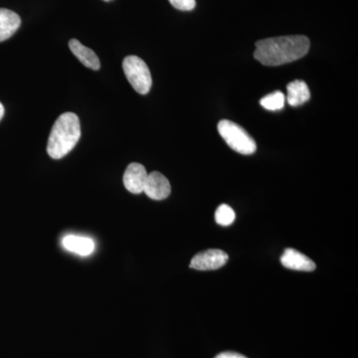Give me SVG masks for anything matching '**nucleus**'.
<instances>
[{
    "label": "nucleus",
    "instance_id": "obj_1",
    "mask_svg": "<svg viewBox=\"0 0 358 358\" xmlns=\"http://www.w3.org/2000/svg\"><path fill=\"white\" fill-rule=\"evenodd\" d=\"M308 49L310 40L303 35L274 37L257 41L254 57L265 66H280L303 58Z\"/></svg>",
    "mask_w": 358,
    "mask_h": 358
},
{
    "label": "nucleus",
    "instance_id": "obj_2",
    "mask_svg": "<svg viewBox=\"0 0 358 358\" xmlns=\"http://www.w3.org/2000/svg\"><path fill=\"white\" fill-rule=\"evenodd\" d=\"M81 138L80 120L74 113H65L56 120L47 145V152L53 159L69 154Z\"/></svg>",
    "mask_w": 358,
    "mask_h": 358
},
{
    "label": "nucleus",
    "instance_id": "obj_3",
    "mask_svg": "<svg viewBox=\"0 0 358 358\" xmlns=\"http://www.w3.org/2000/svg\"><path fill=\"white\" fill-rule=\"evenodd\" d=\"M218 131L226 143L235 152L245 155H253L256 152L255 141L235 122L222 120L219 122Z\"/></svg>",
    "mask_w": 358,
    "mask_h": 358
},
{
    "label": "nucleus",
    "instance_id": "obj_4",
    "mask_svg": "<svg viewBox=\"0 0 358 358\" xmlns=\"http://www.w3.org/2000/svg\"><path fill=\"white\" fill-rule=\"evenodd\" d=\"M122 69L131 87L141 95H147L152 88V80L145 61L138 56H128L122 62Z\"/></svg>",
    "mask_w": 358,
    "mask_h": 358
},
{
    "label": "nucleus",
    "instance_id": "obj_5",
    "mask_svg": "<svg viewBox=\"0 0 358 358\" xmlns=\"http://www.w3.org/2000/svg\"><path fill=\"white\" fill-rule=\"evenodd\" d=\"M227 253L219 249H209L193 257L189 267L199 271L217 270L228 262Z\"/></svg>",
    "mask_w": 358,
    "mask_h": 358
},
{
    "label": "nucleus",
    "instance_id": "obj_6",
    "mask_svg": "<svg viewBox=\"0 0 358 358\" xmlns=\"http://www.w3.org/2000/svg\"><path fill=\"white\" fill-rule=\"evenodd\" d=\"M148 173L145 167L141 164H129L124 174V185L127 190L134 194H140L145 189Z\"/></svg>",
    "mask_w": 358,
    "mask_h": 358
},
{
    "label": "nucleus",
    "instance_id": "obj_7",
    "mask_svg": "<svg viewBox=\"0 0 358 358\" xmlns=\"http://www.w3.org/2000/svg\"><path fill=\"white\" fill-rule=\"evenodd\" d=\"M143 192L150 199L154 200H164L167 199L171 192V186L169 179L160 173L154 171L148 176Z\"/></svg>",
    "mask_w": 358,
    "mask_h": 358
},
{
    "label": "nucleus",
    "instance_id": "obj_8",
    "mask_svg": "<svg viewBox=\"0 0 358 358\" xmlns=\"http://www.w3.org/2000/svg\"><path fill=\"white\" fill-rule=\"evenodd\" d=\"M281 263L285 268L305 272H313L317 268L315 262L308 257L292 248L285 250L281 257Z\"/></svg>",
    "mask_w": 358,
    "mask_h": 358
},
{
    "label": "nucleus",
    "instance_id": "obj_9",
    "mask_svg": "<svg viewBox=\"0 0 358 358\" xmlns=\"http://www.w3.org/2000/svg\"><path fill=\"white\" fill-rule=\"evenodd\" d=\"M70 50L78 59L82 64L94 71H98L101 68L100 60L95 52L88 47L84 46L81 42L77 39H71L69 42Z\"/></svg>",
    "mask_w": 358,
    "mask_h": 358
},
{
    "label": "nucleus",
    "instance_id": "obj_10",
    "mask_svg": "<svg viewBox=\"0 0 358 358\" xmlns=\"http://www.w3.org/2000/svg\"><path fill=\"white\" fill-rule=\"evenodd\" d=\"M21 18L17 13L6 8H0V42L6 41L17 31Z\"/></svg>",
    "mask_w": 358,
    "mask_h": 358
},
{
    "label": "nucleus",
    "instance_id": "obj_11",
    "mask_svg": "<svg viewBox=\"0 0 358 358\" xmlns=\"http://www.w3.org/2000/svg\"><path fill=\"white\" fill-rule=\"evenodd\" d=\"M287 90H288L287 100L292 107H299L310 100V89H308L307 83L301 80L291 82L287 86Z\"/></svg>",
    "mask_w": 358,
    "mask_h": 358
},
{
    "label": "nucleus",
    "instance_id": "obj_12",
    "mask_svg": "<svg viewBox=\"0 0 358 358\" xmlns=\"http://www.w3.org/2000/svg\"><path fill=\"white\" fill-rule=\"evenodd\" d=\"M63 246L68 251L73 253L79 254L81 256L90 255L93 253L95 249V244L93 240L90 238L76 236V235H69L63 239Z\"/></svg>",
    "mask_w": 358,
    "mask_h": 358
},
{
    "label": "nucleus",
    "instance_id": "obj_13",
    "mask_svg": "<svg viewBox=\"0 0 358 358\" xmlns=\"http://www.w3.org/2000/svg\"><path fill=\"white\" fill-rule=\"evenodd\" d=\"M285 95L282 92L277 91L274 93L268 94V95L261 99L260 103L264 109L268 110H279L285 107Z\"/></svg>",
    "mask_w": 358,
    "mask_h": 358
},
{
    "label": "nucleus",
    "instance_id": "obj_14",
    "mask_svg": "<svg viewBox=\"0 0 358 358\" xmlns=\"http://www.w3.org/2000/svg\"><path fill=\"white\" fill-rule=\"evenodd\" d=\"M235 219H236V214L229 205H220L215 212V220L219 225L229 226L234 222Z\"/></svg>",
    "mask_w": 358,
    "mask_h": 358
},
{
    "label": "nucleus",
    "instance_id": "obj_15",
    "mask_svg": "<svg viewBox=\"0 0 358 358\" xmlns=\"http://www.w3.org/2000/svg\"><path fill=\"white\" fill-rule=\"evenodd\" d=\"M174 8L181 11H192L196 6L195 0H169Z\"/></svg>",
    "mask_w": 358,
    "mask_h": 358
},
{
    "label": "nucleus",
    "instance_id": "obj_16",
    "mask_svg": "<svg viewBox=\"0 0 358 358\" xmlns=\"http://www.w3.org/2000/svg\"><path fill=\"white\" fill-rule=\"evenodd\" d=\"M215 358H248V357H244V355H240V353H238V352H222V353H219L217 357H215Z\"/></svg>",
    "mask_w": 358,
    "mask_h": 358
},
{
    "label": "nucleus",
    "instance_id": "obj_17",
    "mask_svg": "<svg viewBox=\"0 0 358 358\" xmlns=\"http://www.w3.org/2000/svg\"><path fill=\"white\" fill-rule=\"evenodd\" d=\"M4 115V107L3 105H2L1 103H0V121H1L2 117H3Z\"/></svg>",
    "mask_w": 358,
    "mask_h": 358
},
{
    "label": "nucleus",
    "instance_id": "obj_18",
    "mask_svg": "<svg viewBox=\"0 0 358 358\" xmlns=\"http://www.w3.org/2000/svg\"><path fill=\"white\" fill-rule=\"evenodd\" d=\"M103 1H112V0H103Z\"/></svg>",
    "mask_w": 358,
    "mask_h": 358
}]
</instances>
